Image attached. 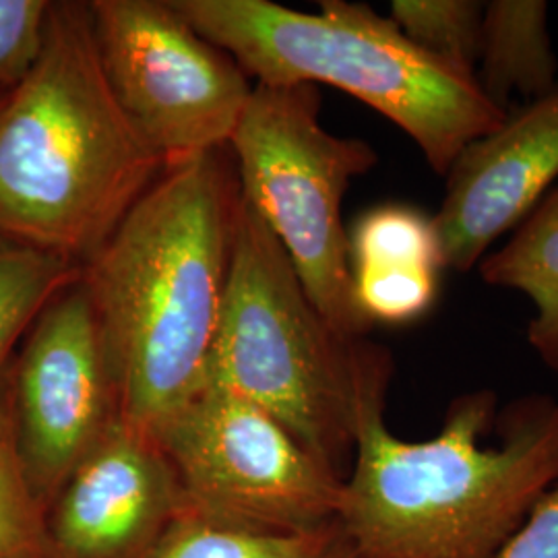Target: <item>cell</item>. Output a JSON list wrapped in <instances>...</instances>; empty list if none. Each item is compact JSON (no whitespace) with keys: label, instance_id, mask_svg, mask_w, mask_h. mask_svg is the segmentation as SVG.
Here are the masks:
<instances>
[{"label":"cell","instance_id":"6da1fadb","mask_svg":"<svg viewBox=\"0 0 558 558\" xmlns=\"http://www.w3.org/2000/svg\"><path fill=\"white\" fill-rule=\"evenodd\" d=\"M391 379L360 399L338 519L356 558H499L558 480V398L499 408L493 389L453 399L439 435L403 440L385 424Z\"/></svg>","mask_w":558,"mask_h":558},{"label":"cell","instance_id":"7a4b0ae2","mask_svg":"<svg viewBox=\"0 0 558 558\" xmlns=\"http://www.w3.org/2000/svg\"><path fill=\"white\" fill-rule=\"evenodd\" d=\"M214 156L166 168L81 267L120 418L149 435L199 391L220 323L239 197Z\"/></svg>","mask_w":558,"mask_h":558},{"label":"cell","instance_id":"3957f363","mask_svg":"<svg viewBox=\"0 0 558 558\" xmlns=\"http://www.w3.org/2000/svg\"><path fill=\"white\" fill-rule=\"evenodd\" d=\"M163 170L104 75L89 2H50L0 112V234L83 267Z\"/></svg>","mask_w":558,"mask_h":558},{"label":"cell","instance_id":"277c9868","mask_svg":"<svg viewBox=\"0 0 558 558\" xmlns=\"http://www.w3.org/2000/svg\"><path fill=\"white\" fill-rule=\"evenodd\" d=\"M199 34L269 85H331L399 126L445 177L465 145L509 112L470 73L435 59L362 2L323 0L304 13L269 0H174Z\"/></svg>","mask_w":558,"mask_h":558},{"label":"cell","instance_id":"5b68a950","mask_svg":"<svg viewBox=\"0 0 558 558\" xmlns=\"http://www.w3.org/2000/svg\"><path fill=\"white\" fill-rule=\"evenodd\" d=\"M380 379H393L391 352L366 338H343L320 317L279 240L239 197L203 385L259 405L345 480L360 399Z\"/></svg>","mask_w":558,"mask_h":558},{"label":"cell","instance_id":"8992f818","mask_svg":"<svg viewBox=\"0 0 558 558\" xmlns=\"http://www.w3.org/2000/svg\"><path fill=\"white\" fill-rule=\"evenodd\" d=\"M315 85L257 83L230 145L240 199L274 232L300 281L339 336L366 338L373 325L354 300L341 207L350 182L379 161L364 140L320 124Z\"/></svg>","mask_w":558,"mask_h":558},{"label":"cell","instance_id":"52a82bcc","mask_svg":"<svg viewBox=\"0 0 558 558\" xmlns=\"http://www.w3.org/2000/svg\"><path fill=\"white\" fill-rule=\"evenodd\" d=\"M182 507L257 532H302L338 519L343 478L259 405L203 385L154 435Z\"/></svg>","mask_w":558,"mask_h":558},{"label":"cell","instance_id":"ba28073f","mask_svg":"<svg viewBox=\"0 0 558 558\" xmlns=\"http://www.w3.org/2000/svg\"><path fill=\"white\" fill-rule=\"evenodd\" d=\"M101 69L166 168L230 143L253 85L236 60L160 0L89 2Z\"/></svg>","mask_w":558,"mask_h":558},{"label":"cell","instance_id":"9c48e42d","mask_svg":"<svg viewBox=\"0 0 558 558\" xmlns=\"http://www.w3.org/2000/svg\"><path fill=\"white\" fill-rule=\"evenodd\" d=\"M15 433L27 482L50 511L120 418L119 389L83 279L46 304L11 364Z\"/></svg>","mask_w":558,"mask_h":558},{"label":"cell","instance_id":"30bf717a","mask_svg":"<svg viewBox=\"0 0 558 558\" xmlns=\"http://www.w3.org/2000/svg\"><path fill=\"white\" fill-rule=\"evenodd\" d=\"M433 216L440 265L468 274L558 182V85L463 147Z\"/></svg>","mask_w":558,"mask_h":558},{"label":"cell","instance_id":"8fae6325","mask_svg":"<svg viewBox=\"0 0 558 558\" xmlns=\"http://www.w3.org/2000/svg\"><path fill=\"white\" fill-rule=\"evenodd\" d=\"M182 509L154 435L119 418L48 511L54 558H151Z\"/></svg>","mask_w":558,"mask_h":558},{"label":"cell","instance_id":"7c38bea8","mask_svg":"<svg viewBox=\"0 0 558 558\" xmlns=\"http://www.w3.org/2000/svg\"><path fill=\"white\" fill-rule=\"evenodd\" d=\"M474 77L484 96L502 112H509L507 104L515 94L530 104L557 87L558 59L548 29V2H484Z\"/></svg>","mask_w":558,"mask_h":558},{"label":"cell","instance_id":"4fadbf2b","mask_svg":"<svg viewBox=\"0 0 558 558\" xmlns=\"http://www.w3.org/2000/svg\"><path fill=\"white\" fill-rule=\"evenodd\" d=\"M478 274L534 304L527 343L558 377V182L511 239L480 260Z\"/></svg>","mask_w":558,"mask_h":558},{"label":"cell","instance_id":"5bb4252c","mask_svg":"<svg viewBox=\"0 0 558 558\" xmlns=\"http://www.w3.org/2000/svg\"><path fill=\"white\" fill-rule=\"evenodd\" d=\"M151 558H356L339 519L302 532H257L182 507Z\"/></svg>","mask_w":558,"mask_h":558},{"label":"cell","instance_id":"9a60e30c","mask_svg":"<svg viewBox=\"0 0 558 558\" xmlns=\"http://www.w3.org/2000/svg\"><path fill=\"white\" fill-rule=\"evenodd\" d=\"M80 276V265L0 234V380L46 304Z\"/></svg>","mask_w":558,"mask_h":558},{"label":"cell","instance_id":"2e32d148","mask_svg":"<svg viewBox=\"0 0 558 558\" xmlns=\"http://www.w3.org/2000/svg\"><path fill=\"white\" fill-rule=\"evenodd\" d=\"M0 558H54L48 511L36 499L21 463L11 368L0 380Z\"/></svg>","mask_w":558,"mask_h":558},{"label":"cell","instance_id":"e0dca14e","mask_svg":"<svg viewBox=\"0 0 558 558\" xmlns=\"http://www.w3.org/2000/svg\"><path fill=\"white\" fill-rule=\"evenodd\" d=\"M350 242L352 269L420 267L439 271V240L433 218L408 205H380L354 226Z\"/></svg>","mask_w":558,"mask_h":558},{"label":"cell","instance_id":"ac0fdd59","mask_svg":"<svg viewBox=\"0 0 558 558\" xmlns=\"http://www.w3.org/2000/svg\"><path fill=\"white\" fill-rule=\"evenodd\" d=\"M389 17L424 52L463 73H476L484 2L393 0Z\"/></svg>","mask_w":558,"mask_h":558},{"label":"cell","instance_id":"d6986e66","mask_svg":"<svg viewBox=\"0 0 558 558\" xmlns=\"http://www.w3.org/2000/svg\"><path fill=\"white\" fill-rule=\"evenodd\" d=\"M354 300L360 313L375 323L403 325L428 313L437 296V271L420 267L352 269Z\"/></svg>","mask_w":558,"mask_h":558},{"label":"cell","instance_id":"ffe728a7","mask_svg":"<svg viewBox=\"0 0 558 558\" xmlns=\"http://www.w3.org/2000/svg\"><path fill=\"white\" fill-rule=\"evenodd\" d=\"M48 0H0V89H15L40 57Z\"/></svg>","mask_w":558,"mask_h":558},{"label":"cell","instance_id":"44dd1931","mask_svg":"<svg viewBox=\"0 0 558 558\" xmlns=\"http://www.w3.org/2000/svg\"><path fill=\"white\" fill-rule=\"evenodd\" d=\"M499 558H558V480L534 505Z\"/></svg>","mask_w":558,"mask_h":558},{"label":"cell","instance_id":"7402d4cb","mask_svg":"<svg viewBox=\"0 0 558 558\" xmlns=\"http://www.w3.org/2000/svg\"><path fill=\"white\" fill-rule=\"evenodd\" d=\"M9 92H11V89H0V112H2L4 104L9 100Z\"/></svg>","mask_w":558,"mask_h":558}]
</instances>
